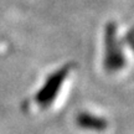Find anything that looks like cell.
Here are the masks:
<instances>
[{"label": "cell", "mask_w": 134, "mask_h": 134, "mask_svg": "<svg viewBox=\"0 0 134 134\" xmlns=\"http://www.w3.org/2000/svg\"><path fill=\"white\" fill-rule=\"evenodd\" d=\"M77 125L82 129L94 130V132H103L108 127V122L97 115H92L88 112H81L76 117Z\"/></svg>", "instance_id": "cell-3"}, {"label": "cell", "mask_w": 134, "mask_h": 134, "mask_svg": "<svg viewBox=\"0 0 134 134\" xmlns=\"http://www.w3.org/2000/svg\"><path fill=\"white\" fill-rule=\"evenodd\" d=\"M71 65H66V66L61 67L60 70L53 72L46 80L43 86L38 90V92L35 96V100L40 107L47 108L52 104V102L56 99L58 92L62 87L63 81L66 80V77L68 76V73L71 71Z\"/></svg>", "instance_id": "cell-2"}, {"label": "cell", "mask_w": 134, "mask_h": 134, "mask_svg": "<svg viewBox=\"0 0 134 134\" xmlns=\"http://www.w3.org/2000/svg\"><path fill=\"white\" fill-rule=\"evenodd\" d=\"M104 67L108 71H118L125 65V58L120 50V46L117 41V24L109 21L105 25L104 30Z\"/></svg>", "instance_id": "cell-1"}, {"label": "cell", "mask_w": 134, "mask_h": 134, "mask_svg": "<svg viewBox=\"0 0 134 134\" xmlns=\"http://www.w3.org/2000/svg\"><path fill=\"white\" fill-rule=\"evenodd\" d=\"M124 40H125V42L129 45V47L132 48V51L134 52V36H127V35H125Z\"/></svg>", "instance_id": "cell-4"}]
</instances>
